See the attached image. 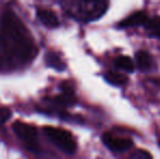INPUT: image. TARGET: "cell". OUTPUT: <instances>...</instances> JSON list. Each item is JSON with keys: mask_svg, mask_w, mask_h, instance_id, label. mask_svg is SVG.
I'll list each match as a JSON object with an SVG mask.
<instances>
[{"mask_svg": "<svg viewBox=\"0 0 160 159\" xmlns=\"http://www.w3.org/2000/svg\"><path fill=\"white\" fill-rule=\"evenodd\" d=\"M105 80L114 86H124L128 84V77L118 71H108L105 74Z\"/></svg>", "mask_w": 160, "mask_h": 159, "instance_id": "8fae6325", "label": "cell"}, {"mask_svg": "<svg viewBox=\"0 0 160 159\" xmlns=\"http://www.w3.org/2000/svg\"><path fill=\"white\" fill-rule=\"evenodd\" d=\"M158 145H159V146H160V141H159V142H158Z\"/></svg>", "mask_w": 160, "mask_h": 159, "instance_id": "2e32d148", "label": "cell"}, {"mask_svg": "<svg viewBox=\"0 0 160 159\" xmlns=\"http://www.w3.org/2000/svg\"><path fill=\"white\" fill-rule=\"evenodd\" d=\"M36 14H37L38 20L47 27L56 28L59 26V19L53 11L46 8H38L37 11H36Z\"/></svg>", "mask_w": 160, "mask_h": 159, "instance_id": "ba28073f", "label": "cell"}, {"mask_svg": "<svg viewBox=\"0 0 160 159\" xmlns=\"http://www.w3.org/2000/svg\"><path fill=\"white\" fill-rule=\"evenodd\" d=\"M44 133L63 153L68 155H72L75 153L76 142L73 135L68 130L55 127H45Z\"/></svg>", "mask_w": 160, "mask_h": 159, "instance_id": "3957f363", "label": "cell"}, {"mask_svg": "<svg viewBox=\"0 0 160 159\" xmlns=\"http://www.w3.org/2000/svg\"><path fill=\"white\" fill-rule=\"evenodd\" d=\"M128 159H154L152 154L148 153L145 149H136L131 154Z\"/></svg>", "mask_w": 160, "mask_h": 159, "instance_id": "5bb4252c", "label": "cell"}, {"mask_svg": "<svg viewBox=\"0 0 160 159\" xmlns=\"http://www.w3.org/2000/svg\"><path fill=\"white\" fill-rule=\"evenodd\" d=\"M38 49L25 24L10 9L0 19V72L24 68L35 59Z\"/></svg>", "mask_w": 160, "mask_h": 159, "instance_id": "6da1fadb", "label": "cell"}, {"mask_svg": "<svg viewBox=\"0 0 160 159\" xmlns=\"http://www.w3.org/2000/svg\"><path fill=\"white\" fill-rule=\"evenodd\" d=\"M15 135L25 144V146L33 153H39L40 145L38 142V132L35 127L24 123L21 121H17L12 125Z\"/></svg>", "mask_w": 160, "mask_h": 159, "instance_id": "277c9868", "label": "cell"}, {"mask_svg": "<svg viewBox=\"0 0 160 159\" xmlns=\"http://www.w3.org/2000/svg\"><path fill=\"white\" fill-rule=\"evenodd\" d=\"M114 67L118 70H122L125 72L132 73L135 70V63L128 56H119L114 59Z\"/></svg>", "mask_w": 160, "mask_h": 159, "instance_id": "7c38bea8", "label": "cell"}, {"mask_svg": "<svg viewBox=\"0 0 160 159\" xmlns=\"http://www.w3.org/2000/svg\"><path fill=\"white\" fill-rule=\"evenodd\" d=\"M149 20L147 13L145 11H136V12L132 13L131 15H128V17H125L124 20H122L121 22H119L118 27L120 28H128V27H137V26H142L147 23V21Z\"/></svg>", "mask_w": 160, "mask_h": 159, "instance_id": "52a82bcc", "label": "cell"}, {"mask_svg": "<svg viewBox=\"0 0 160 159\" xmlns=\"http://www.w3.org/2000/svg\"><path fill=\"white\" fill-rule=\"evenodd\" d=\"M49 104H52L57 107H70L76 102V96L74 94V89L68 82L62 83L61 93L55 96L53 98H49Z\"/></svg>", "mask_w": 160, "mask_h": 159, "instance_id": "8992f818", "label": "cell"}, {"mask_svg": "<svg viewBox=\"0 0 160 159\" xmlns=\"http://www.w3.org/2000/svg\"><path fill=\"white\" fill-rule=\"evenodd\" d=\"M62 8L72 19L88 23L100 19L108 10L109 2L103 0H70L61 2Z\"/></svg>", "mask_w": 160, "mask_h": 159, "instance_id": "7a4b0ae2", "label": "cell"}, {"mask_svg": "<svg viewBox=\"0 0 160 159\" xmlns=\"http://www.w3.org/2000/svg\"><path fill=\"white\" fill-rule=\"evenodd\" d=\"M102 143L112 152H117V153H122L134 145L133 141L128 137H123V136H119L116 134L111 133V132H106L101 136Z\"/></svg>", "mask_w": 160, "mask_h": 159, "instance_id": "5b68a950", "label": "cell"}, {"mask_svg": "<svg viewBox=\"0 0 160 159\" xmlns=\"http://www.w3.org/2000/svg\"><path fill=\"white\" fill-rule=\"evenodd\" d=\"M45 62L47 66L55 69L56 71H64L67 68V64L60 58V56L56 52H52V51H49L45 55Z\"/></svg>", "mask_w": 160, "mask_h": 159, "instance_id": "30bf717a", "label": "cell"}, {"mask_svg": "<svg viewBox=\"0 0 160 159\" xmlns=\"http://www.w3.org/2000/svg\"><path fill=\"white\" fill-rule=\"evenodd\" d=\"M11 117V110L7 107H0V125L7 122Z\"/></svg>", "mask_w": 160, "mask_h": 159, "instance_id": "9a60e30c", "label": "cell"}, {"mask_svg": "<svg viewBox=\"0 0 160 159\" xmlns=\"http://www.w3.org/2000/svg\"><path fill=\"white\" fill-rule=\"evenodd\" d=\"M135 63L137 68L143 72H147L155 68V61L152 55L145 50H138L135 53Z\"/></svg>", "mask_w": 160, "mask_h": 159, "instance_id": "9c48e42d", "label": "cell"}, {"mask_svg": "<svg viewBox=\"0 0 160 159\" xmlns=\"http://www.w3.org/2000/svg\"><path fill=\"white\" fill-rule=\"evenodd\" d=\"M145 30L150 37L160 39V17H154L145 24Z\"/></svg>", "mask_w": 160, "mask_h": 159, "instance_id": "4fadbf2b", "label": "cell"}]
</instances>
